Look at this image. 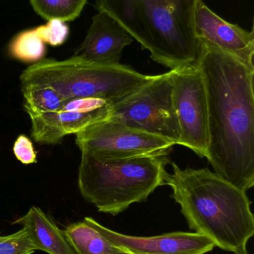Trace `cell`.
Listing matches in <instances>:
<instances>
[{
	"label": "cell",
	"mask_w": 254,
	"mask_h": 254,
	"mask_svg": "<svg viewBox=\"0 0 254 254\" xmlns=\"http://www.w3.org/2000/svg\"><path fill=\"white\" fill-rule=\"evenodd\" d=\"M195 65L207 92L209 145L215 173L247 192L254 185V68L201 41Z\"/></svg>",
	"instance_id": "6da1fadb"
},
{
	"label": "cell",
	"mask_w": 254,
	"mask_h": 254,
	"mask_svg": "<svg viewBox=\"0 0 254 254\" xmlns=\"http://www.w3.org/2000/svg\"><path fill=\"white\" fill-rule=\"evenodd\" d=\"M170 164L172 173H166L164 185L172 190L189 229L225 252L249 254L254 216L246 192L208 168L183 170Z\"/></svg>",
	"instance_id": "7a4b0ae2"
},
{
	"label": "cell",
	"mask_w": 254,
	"mask_h": 254,
	"mask_svg": "<svg viewBox=\"0 0 254 254\" xmlns=\"http://www.w3.org/2000/svg\"><path fill=\"white\" fill-rule=\"evenodd\" d=\"M202 0H96L98 11L110 15L154 61L173 70L194 65L201 43L195 18Z\"/></svg>",
	"instance_id": "3957f363"
},
{
	"label": "cell",
	"mask_w": 254,
	"mask_h": 254,
	"mask_svg": "<svg viewBox=\"0 0 254 254\" xmlns=\"http://www.w3.org/2000/svg\"><path fill=\"white\" fill-rule=\"evenodd\" d=\"M82 152L79 188L83 198L98 211L116 216L131 204L147 201L164 185L168 156L145 155L104 158Z\"/></svg>",
	"instance_id": "277c9868"
},
{
	"label": "cell",
	"mask_w": 254,
	"mask_h": 254,
	"mask_svg": "<svg viewBox=\"0 0 254 254\" xmlns=\"http://www.w3.org/2000/svg\"><path fill=\"white\" fill-rule=\"evenodd\" d=\"M129 65H99L76 57L64 61L43 58L22 71L21 85L49 86L65 99L95 98L116 101L147 81Z\"/></svg>",
	"instance_id": "5b68a950"
},
{
	"label": "cell",
	"mask_w": 254,
	"mask_h": 254,
	"mask_svg": "<svg viewBox=\"0 0 254 254\" xmlns=\"http://www.w3.org/2000/svg\"><path fill=\"white\" fill-rule=\"evenodd\" d=\"M107 119L178 144L180 128L173 105L170 71L151 76L147 81L113 101Z\"/></svg>",
	"instance_id": "8992f818"
},
{
	"label": "cell",
	"mask_w": 254,
	"mask_h": 254,
	"mask_svg": "<svg viewBox=\"0 0 254 254\" xmlns=\"http://www.w3.org/2000/svg\"><path fill=\"white\" fill-rule=\"evenodd\" d=\"M172 101L180 128L178 144L206 158L209 116L204 78L195 64L171 70Z\"/></svg>",
	"instance_id": "52a82bcc"
},
{
	"label": "cell",
	"mask_w": 254,
	"mask_h": 254,
	"mask_svg": "<svg viewBox=\"0 0 254 254\" xmlns=\"http://www.w3.org/2000/svg\"><path fill=\"white\" fill-rule=\"evenodd\" d=\"M81 151L104 158H127L145 155L168 156L174 143L155 135L106 119L76 134Z\"/></svg>",
	"instance_id": "ba28073f"
},
{
	"label": "cell",
	"mask_w": 254,
	"mask_h": 254,
	"mask_svg": "<svg viewBox=\"0 0 254 254\" xmlns=\"http://www.w3.org/2000/svg\"><path fill=\"white\" fill-rule=\"evenodd\" d=\"M113 103L103 98H73L58 111L29 116L32 138L42 144H58L65 136L108 119Z\"/></svg>",
	"instance_id": "9c48e42d"
},
{
	"label": "cell",
	"mask_w": 254,
	"mask_h": 254,
	"mask_svg": "<svg viewBox=\"0 0 254 254\" xmlns=\"http://www.w3.org/2000/svg\"><path fill=\"white\" fill-rule=\"evenodd\" d=\"M92 226L115 246L131 254H206L214 243L195 232L167 233L155 237H135L116 232L89 217Z\"/></svg>",
	"instance_id": "30bf717a"
},
{
	"label": "cell",
	"mask_w": 254,
	"mask_h": 254,
	"mask_svg": "<svg viewBox=\"0 0 254 254\" xmlns=\"http://www.w3.org/2000/svg\"><path fill=\"white\" fill-rule=\"evenodd\" d=\"M195 32L201 41L234 55L254 68V30L248 31L230 23L210 10L203 1L198 4L195 18Z\"/></svg>",
	"instance_id": "8fae6325"
},
{
	"label": "cell",
	"mask_w": 254,
	"mask_h": 254,
	"mask_svg": "<svg viewBox=\"0 0 254 254\" xmlns=\"http://www.w3.org/2000/svg\"><path fill=\"white\" fill-rule=\"evenodd\" d=\"M133 38L113 18L104 11H98L83 43L73 56L99 65H116L120 62L125 46Z\"/></svg>",
	"instance_id": "7c38bea8"
},
{
	"label": "cell",
	"mask_w": 254,
	"mask_h": 254,
	"mask_svg": "<svg viewBox=\"0 0 254 254\" xmlns=\"http://www.w3.org/2000/svg\"><path fill=\"white\" fill-rule=\"evenodd\" d=\"M13 224L25 228L37 251L49 254H76L64 231L39 207H31Z\"/></svg>",
	"instance_id": "4fadbf2b"
},
{
	"label": "cell",
	"mask_w": 254,
	"mask_h": 254,
	"mask_svg": "<svg viewBox=\"0 0 254 254\" xmlns=\"http://www.w3.org/2000/svg\"><path fill=\"white\" fill-rule=\"evenodd\" d=\"M63 231L76 254H131L103 237L89 217L70 224Z\"/></svg>",
	"instance_id": "5bb4252c"
},
{
	"label": "cell",
	"mask_w": 254,
	"mask_h": 254,
	"mask_svg": "<svg viewBox=\"0 0 254 254\" xmlns=\"http://www.w3.org/2000/svg\"><path fill=\"white\" fill-rule=\"evenodd\" d=\"M21 91L24 110L28 116L58 111L67 101L56 90L43 85H21Z\"/></svg>",
	"instance_id": "9a60e30c"
},
{
	"label": "cell",
	"mask_w": 254,
	"mask_h": 254,
	"mask_svg": "<svg viewBox=\"0 0 254 254\" xmlns=\"http://www.w3.org/2000/svg\"><path fill=\"white\" fill-rule=\"evenodd\" d=\"M45 54L46 46L35 28L21 31L9 43L8 55L22 62L36 64L43 59Z\"/></svg>",
	"instance_id": "2e32d148"
},
{
	"label": "cell",
	"mask_w": 254,
	"mask_h": 254,
	"mask_svg": "<svg viewBox=\"0 0 254 254\" xmlns=\"http://www.w3.org/2000/svg\"><path fill=\"white\" fill-rule=\"evenodd\" d=\"M87 0H30L34 11L46 20L73 21L80 16Z\"/></svg>",
	"instance_id": "e0dca14e"
},
{
	"label": "cell",
	"mask_w": 254,
	"mask_h": 254,
	"mask_svg": "<svg viewBox=\"0 0 254 254\" xmlns=\"http://www.w3.org/2000/svg\"><path fill=\"white\" fill-rule=\"evenodd\" d=\"M36 251L25 228L10 235L0 237V254H32Z\"/></svg>",
	"instance_id": "ac0fdd59"
},
{
	"label": "cell",
	"mask_w": 254,
	"mask_h": 254,
	"mask_svg": "<svg viewBox=\"0 0 254 254\" xmlns=\"http://www.w3.org/2000/svg\"><path fill=\"white\" fill-rule=\"evenodd\" d=\"M35 30L44 43L52 46L62 45L67 40L70 32L68 25L58 19L49 20L46 25L37 27Z\"/></svg>",
	"instance_id": "d6986e66"
},
{
	"label": "cell",
	"mask_w": 254,
	"mask_h": 254,
	"mask_svg": "<svg viewBox=\"0 0 254 254\" xmlns=\"http://www.w3.org/2000/svg\"><path fill=\"white\" fill-rule=\"evenodd\" d=\"M13 153L16 159L24 164L37 162V154L33 146L32 142L27 136L21 134L13 145Z\"/></svg>",
	"instance_id": "ffe728a7"
}]
</instances>
